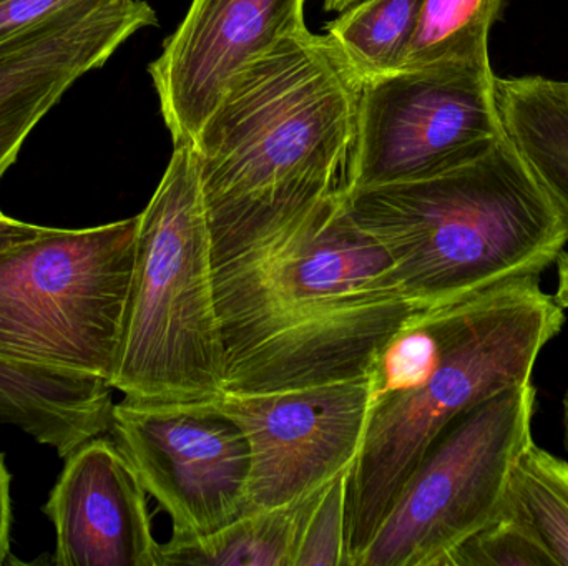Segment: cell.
<instances>
[{"label":"cell","instance_id":"cell-1","mask_svg":"<svg viewBox=\"0 0 568 566\" xmlns=\"http://www.w3.org/2000/svg\"><path fill=\"white\" fill-rule=\"evenodd\" d=\"M225 392L374 374L417 315L346 189L301 208L209 216Z\"/></svg>","mask_w":568,"mask_h":566},{"label":"cell","instance_id":"cell-2","mask_svg":"<svg viewBox=\"0 0 568 566\" xmlns=\"http://www.w3.org/2000/svg\"><path fill=\"white\" fill-rule=\"evenodd\" d=\"M564 311L540 276H524L414 316L374 371L363 445L347 475V566L453 419L532 382Z\"/></svg>","mask_w":568,"mask_h":566},{"label":"cell","instance_id":"cell-3","mask_svg":"<svg viewBox=\"0 0 568 566\" xmlns=\"http://www.w3.org/2000/svg\"><path fill=\"white\" fill-rule=\"evenodd\" d=\"M346 205L417 312L540 276L568 243V216L509 136L450 172L346 192Z\"/></svg>","mask_w":568,"mask_h":566},{"label":"cell","instance_id":"cell-4","mask_svg":"<svg viewBox=\"0 0 568 566\" xmlns=\"http://www.w3.org/2000/svg\"><path fill=\"white\" fill-rule=\"evenodd\" d=\"M361 86L307 27L248 63L192 145L209 215L301 208L346 189Z\"/></svg>","mask_w":568,"mask_h":566},{"label":"cell","instance_id":"cell-5","mask_svg":"<svg viewBox=\"0 0 568 566\" xmlns=\"http://www.w3.org/2000/svg\"><path fill=\"white\" fill-rule=\"evenodd\" d=\"M110 385L130 401L170 408L205 404L225 392L212 231L192 146H175L139 215Z\"/></svg>","mask_w":568,"mask_h":566},{"label":"cell","instance_id":"cell-6","mask_svg":"<svg viewBox=\"0 0 568 566\" xmlns=\"http://www.w3.org/2000/svg\"><path fill=\"white\" fill-rule=\"evenodd\" d=\"M139 216L0 251V362L112 381Z\"/></svg>","mask_w":568,"mask_h":566},{"label":"cell","instance_id":"cell-7","mask_svg":"<svg viewBox=\"0 0 568 566\" xmlns=\"http://www.w3.org/2000/svg\"><path fill=\"white\" fill-rule=\"evenodd\" d=\"M532 382L500 392L443 429L356 566H446L499 515L514 462L534 441Z\"/></svg>","mask_w":568,"mask_h":566},{"label":"cell","instance_id":"cell-8","mask_svg":"<svg viewBox=\"0 0 568 566\" xmlns=\"http://www.w3.org/2000/svg\"><path fill=\"white\" fill-rule=\"evenodd\" d=\"M490 62H443L366 80L346 192L430 178L506 138Z\"/></svg>","mask_w":568,"mask_h":566},{"label":"cell","instance_id":"cell-9","mask_svg":"<svg viewBox=\"0 0 568 566\" xmlns=\"http://www.w3.org/2000/svg\"><path fill=\"white\" fill-rule=\"evenodd\" d=\"M110 438L172 522L173 544L248 514L252 452L235 422L190 405H113Z\"/></svg>","mask_w":568,"mask_h":566},{"label":"cell","instance_id":"cell-10","mask_svg":"<svg viewBox=\"0 0 568 566\" xmlns=\"http://www.w3.org/2000/svg\"><path fill=\"white\" fill-rule=\"evenodd\" d=\"M374 399V374L270 394L223 392L190 405L225 415L252 452L250 512L290 504L356 461Z\"/></svg>","mask_w":568,"mask_h":566},{"label":"cell","instance_id":"cell-11","mask_svg":"<svg viewBox=\"0 0 568 566\" xmlns=\"http://www.w3.org/2000/svg\"><path fill=\"white\" fill-rule=\"evenodd\" d=\"M307 0H192L149 65L173 145L192 146L248 63L306 29Z\"/></svg>","mask_w":568,"mask_h":566},{"label":"cell","instance_id":"cell-12","mask_svg":"<svg viewBox=\"0 0 568 566\" xmlns=\"http://www.w3.org/2000/svg\"><path fill=\"white\" fill-rule=\"evenodd\" d=\"M159 25L145 0H85L0 47V179L43 116L139 30Z\"/></svg>","mask_w":568,"mask_h":566},{"label":"cell","instance_id":"cell-13","mask_svg":"<svg viewBox=\"0 0 568 566\" xmlns=\"http://www.w3.org/2000/svg\"><path fill=\"white\" fill-rule=\"evenodd\" d=\"M59 566H163L146 491L110 435L79 445L42 507Z\"/></svg>","mask_w":568,"mask_h":566},{"label":"cell","instance_id":"cell-14","mask_svg":"<svg viewBox=\"0 0 568 566\" xmlns=\"http://www.w3.org/2000/svg\"><path fill=\"white\" fill-rule=\"evenodd\" d=\"M112 391L95 375L0 362V424L65 459L90 439L110 434Z\"/></svg>","mask_w":568,"mask_h":566},{"label":"cell","instance_id":"cell-15","mask_svg":"<svg viewBox=\"0 0 568 566\" xmlns=\"http://www.w3.org/2000/svg\"><path fill=\"white\" fill-rule=\"evenodd\" d=\"M496 99L506 135L568 216V82L496 79Z\"/></svg>","mask_w":568,"mask_h":566},{"label":"cell","instance_id":"cell-16","mask_svg":"<svg viewBox=\"0 0 568 566\" xmlns=\"http://www.w3.org/2000/svg\"><path fill=\"white\" fill-rule=\"evenodd\" d=\"M327 484L290 504L250 512L209 537L166 542L162 544L163 566H294L304 522Z\"/></svg>","mask_w":568,"mask_h":566},{"label":"cell","instance_id":"cell-17","mask_svg":"<svg viewBox=\"0 0 568 566\" xmlns=\"http://www.w3.org/2000/svg\"><path fill=\"white\" fill-rule=\"evenodd\" d=\"M423 0H357L326 23V35L363 82L403 69Z\"/></svg>","mask_w":568,"mask_h":566},{"label":"cell","instance_id":"cell-18","mask_svg":"<svg viewBox=\"0 0 568 566\" xmlns=\"http://www.w3.org/2000/svg\"><path fill=\"white\" fill-rule=\"evenodd\" d=\"M499 514L526 525L556 558L568 566V464L530 442L514 462Z\"/></svg>","mask_w":568,"mask_h":566},{"label":"cell","instance_id":"cell-19","mask_svg":"<svg viewBox=\"0 0 568 566\" xmlns=\"http://www.w3.org/2000/svg\"><path fill=\"white\" fill-rule=\"evenodd\" d=\"M503 6L504 0H423L403 69L490 62L489 33Z\"/></svg>","mask_w":568,"mask_h":566},{"label":"cell","instance_id":"cell-20","mask_svg":"<svg viewBox=\"0 0 568 566\" xmlns=\"http://www.w3.org/2000/svg\"><path fill=\"white\" fill-rule=\"evenodd\" d=\"M446 566H557V562L526 525L499 514L459 545Z\"/></svg>","mask_w":568,"mask_h":566},{"label":"cell","instance_id":"cell-21","mask_svg":"<svg viewBox=\"0 0 568 566\" xmlns=\"http://www.w3.org/2000/svg\"><path fill=\"white\" fill-rule=\"evenodd\" d=\"M349 469L331 478L311 508L297 542L294 566H347Z\"/></svg>","mask_w":568,"mask_h":566},{"label":"cell","instance_id":"cell-22","mask_svg":"<svg viewBox=\"0 0 568 566\" xmlns=\"http://www.w3.org/2000/svg\"><path fill=\"white\" fill-rule=\"evenodd\" d=\"M85 0H0V47Z\"/></svg>","mask_w":568,"mask_h":566},{"label":"cell","instance_id":"cell-23","mask_svg":"<svg viewBox=\"0 0 568 566\" xmlns=\"http://www.w3.org/2000/svg\"><path fill=\"white\" fill-rule=\"evenodd\" d=\"M9 469L3 461L0 452V565L6 564L10 555V544H12V495H10Z\"/></svg>","mask_w":568,"mask_h":566},{"label":"cell","instance_id":"cell-24","mask_svg":"<svg viewBox=\"0 0 568 566\" xmlns=\"http://www.w3.org/2000/svg\"><path fill=\"white\" fill-rule=\"evenodd\" d=\"M43 229H45V226L20 222V219L10 218V216L0 213V251L37 238V236L42 235Z\"/></svg>","mask_w":568,"mask_h":566},{"label":"cell","instance_id":"cell-25","mask_svg":"<svg viewBox=\"0 0 568 566\" xmlns=\"http://www.w3.org/2000/svg\"><path fill=\"white\" fill-rule=\"evenodd\" d=\"M557 291L556 299L564 309H568V253L564 249L556 261Z\"/></svg>","mask_w":568,"mask_h":566},{"label":"cell","instance_id":"cell-26","mask_svg":"<svg viewBox=\"0 0 568 566\" xmlns=\"http://www.w3.org/2000/svg\"><path fill=\"white\" fill-rule=\"evenodd\" d=\"M356 2L357 0H323V7L326 12H341Z\"/></svg>","mask_w":568,"mask_h":566},{"label":"cell","instance_id":"cell-27","mask_svg":"<svg viewBox=\"0 0 568 566\" xmlns=\"http://www.w3.org/2000/svg\"><path fill=\"white\" fill-rule=\"evenodd\" d=\"M564 405V442H566V449L568 451V391L566 398L562 401Z\"/></svg>","mask_w":568,"mask_h":566}]
</instances>
